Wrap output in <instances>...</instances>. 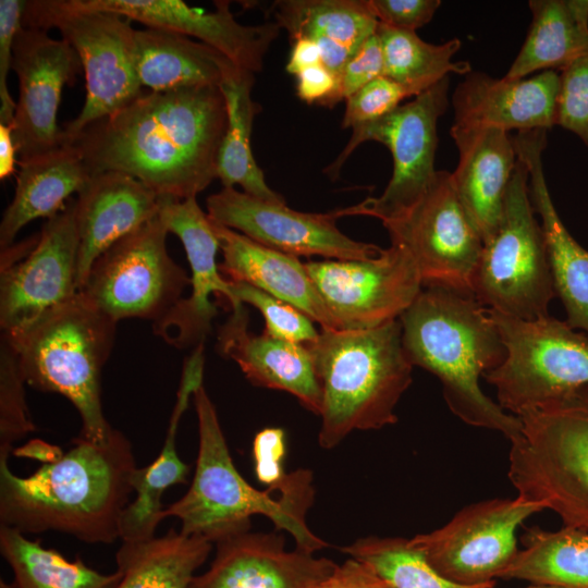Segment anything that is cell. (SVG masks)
<instances>
[{
  "instance_id": "obj_44",
  "label": "cell",
  "mask_w": 588,
  "mask_h": 588,
  "mask_svg": "<svg viewBox=\"0 0 588 588\" xmlns=\"http://www.w3.org/2000/svg\"><path fill=\"white\" fill-rule=\"evenodd\" d=\"M25 0H0V123L11 125L15 101L8 88L12 70V49L16 34L23 27Z\"/></svg>"
},
{
  "instance_id": "obj_50",
  "label": "cell",
  "mask_w": 588,
  "mask_h": 588,
  "mask_svg": "<svg viewBox=\"0 0 588 588\" xmlns=\"http://www.w3.org/2000/svg\"><path fill=\"white\" fill-rule=\"evenodd\" d=\"M17 148L12 125L0 123V180L3 181L16 172Z\"/></svg>"
},
{
  "instance_id": "obj_17",
  "label": "cell",
  "mask_w": 588,
  "mask_h": 588,
  "mask_svg": "<svg viewBox=\"0 0 588 588\" xmlns=\"http://www.w3.org/2000/svg\"><path fill=\"white\" fill-rule=\"evenodd\" d=\"M207 215L216 223L244 234L269 248L292 256H321L335 260H368L381 249L355 241L340 231V210L326 213L302 212L285 203H272L222 187L206 201Z\"/></svg>"
},
{
  "instance_id": "obj_39",
  "label": "cell",
  "mask_w": 588,
  "mask_h": 588,
  "mask_svg": "<svg viewBox=\"0 0 588 588\" xmlns=\"http://www.w3.org/2000/svg\"><path fill=\"white\" fill-rule=\"evenodd\" d=\"M19 356L1 333L0 338V461H9L14 444L36 429L25 396Z\"/></svg>"
},
{
  "instance_id": "obj_20",
  "label": "cell",
  "mask_w": 588,
  "mask_h": 588,
  "mask_svg": "<svg viewBox=\"0 0 588 588\" xmlns=\"http://www.w3.org/2000/svg\"><path fill=\"white\" fill-rule=\"evenodd\" d=\"M86 7L112 11L149 28L177 33L208 45L237 68L258 73L281 27L275 22L243 25L230 10V1L216 0L206 12L181 0H82Z\"/></svg>"
},
{
  "instance_id": "obj_14",
  "label": "cell",
  "mask_w": 588,
  "mask_h": 588,
  "mask_svg": "<svg viewBox=\"0 0 588 588\" xmlns=\"http://www.w3.org/2000/svg\"><path fill=\"white\" fill-rule=\"evenodd\" d=\"M382 224L391 244L413 258L422 287L473 294L483 242L457 198L451 172L437 171L417 203Z\"/></svg>"
},
{
  "instance_id": "obj_33",
  "label": "cell",
  "mask_w": 588,
  "mask_h": 588,
  "mask_svg": "<svg viewBox=\"0 0 588 588\" xmlns=\"http://www.w3.org/2000/svg\"><path fill=\"white\" fill-rule=\"evenodd\" d=\"M254 82V73L236 66L219 86L226 105L228 126L219 150L217 179L223 187L240 185L254 197L285 203L282 195L269 187L253 155V122L261 110L252 98Z\"/></svg>"
},
{
  "instance_id": "obj_23",
  "label": "cell",
  "mask_w": 588,
  "mask_h": 588,
  "mask_svg": "<svg viewBox=\"0 0 588 588\" xmlns=\"http://www.w3.org/2000/svg\"><path fill=\"white\" fill-rule=\"evenodd\" d=\"M548 130L517 132V156L528 169V189L540 216L553 286L565 308L566 322L588 334V250L569 234L553 205L543 174L542 152Z\"/></svg>"
},
{
  "instance_id": "obj_36",
  "label": "cell",
  "mask_w": 588,
  "mask_h": 588,
  "mask_svg": "<svg viewBox=\"0 0 588 588\" xmlns=\"http://www.w3.org/2000/svg\"><path fill=\"white\" fill-rule=\"evenodd\" d=\"M0 552L15 588H113L120 574L101 573L82 559L69 560L40 540L0 525Z\"/></svg>"
},
{
  "instance_id": "obj_31",
  "label": "cell",
  "mask_w": 588,
  "mask_h": 588,
  "mask_svg": "<svg viewBox=\"0 0 588 588\" xmlns=\"http://www.w3.org/2000/svg\"><path fill=\"white\" fill-rule=\"evenodd\" d=\"M134 68L142 87L164 91L220 86L236 65L218 50L164 29H135Z\"/></svg>"
},
{
  "instance_id": "obj_34",
  "label": "cell",
  "mask_w": 588,
  "mask_h": 588,
  "mask_svg": "<svg viewBox=\"0 0 588 588\" xmlns=\"http://www.w3.org/2000/svg\"><path fill=\"white\" fill-rule=\"evenodd\" d=\"M212 543L173 528L139 542H122L115 554L119 581L113 588H188Z\"/></svg>"
},
{
  "instance_id": "obj_45",
  "label": "cell",
  "mask_w": 588,
  "mask_h": 588,
  "mask_svg": "<svg viewBox=\"0 0 588 588\" xmlns=\"http://www.w3.org/2000/svg\"><path fill=\"white\" fill-rule=\"evenodd\" d=\"M382 25L416 32L431 21L441 4L439 0H368Z\"/></svg>"
},
{
  "instance_id": "obj_27",
  "label": "cell",
  "mask_w": 588,
  "mask_h": 588,
  "mask_svg": "<svg viewBox=\"0 0 588 588\" xmlns=\"http://www.w3.org/2000/svg\"><path fill=\"white\" fill-rule=\"evenodd\" d=\"M211 223L223 255L219 269L228 281L247 283L294 306L321 329L340 330L298 257Z\"/></svg>"
},
{
  "instance_id": "obj_22",
  "label": "cell",
  "mask_w": 588,
  "mask_h": 588,
  "mask_svg": "<svg viewBox=\"0 0 588 588\" xmlns=\"http://www.w3.org/2000/svg\"><path fill=\"white\" fill-rule=\"evenodd\" d=\"M560 73L543 71L529 78H494L469 72L452 96L454 123L505 132L549 130L555 125Z\"/></svg>"
},
{
  "instance_id": "obj_46",
  "label": "cell",
  "mask_w": 588,
  "mask_h": 588,
  "mask_svg": "<svg viewBox=\"0 0 588 588\" xmlns=\"http://www.w3.org/2000/svg\"><path fill=\"white\" fill-rule=\"evenodd\" d=\"M284 438L285 434L281 428H266L259 431L254 439L256 476L270 487L278 486L286 475L283 469Z\"/></svg>"
},
{
  "instance_id": "obj_13",
  "label": "cell",
  "mask_w": 588,
  "mask_h": 588,
  "mask_svg": "<svg viewBox=\"0 0 588 588\" xmlns=\"http://www.w3.org/2000/svg\"><path fill=\"white\" fill-rule=\"evenodd\" d=\"M75 198L39 234L1 249L0 327L12 333L78 294Z\"/></svg>"
},
{
  "instance_id": "obj_41",
  "label": "cell",
  "mask_w": 588,
  "mask_h": 588,
  "mask_svg": "<svg viewBox=\"0 0 588 588\" xmlns=\"http://www.w3.org/2000/svg\"><path fill=\"white\" fill-rule=\"evenodd\" d=\"M555 125L575 134L588 148V54L560 72Z\"/></svg>"
},
{
  "instance_id": "obj_38",
  "label": "cell",
  "mask_w": 588,
  "mask_h": 588,
  "mask_svg": "<svg viewBox=\"0 0 588 588\" xmlns=\"http://www.w3.org/2000/svg\"><path fill=\"white\" fill-rule=\"evenodd\" d=\"M369 564L392 588H493L495 581L461 585L433 569L409 539L369 536L341 549Z\"/></svg>"
},
{
  "instance_id": "obj_29",
  "label": "cell",
  "mask_w": 588,
  "mask_h": 588,
  "mask_svg": "<svg viewBox=\"0 0 588 588\" xmlns=\"http://www.w3.org/2000/svg\"><path fill=\"white\" fill-rule=\"evenodd\" d=\"M271 13L292 41L316 42L322 64L335 77L379 25L368 0H280Z\"/></svg>"
},
{
  "instance_id": "obj_21",
  "label": "cell",
  "mask_w": 588,
  "mask_h": 588,
  "mask_svg": "<svg viewBox=\"0 0 588 588\" xmlns=\"http://www.w3.org/2000/svg\"><path fill=\"white\" fill-rule=\"evenodd\" d=\"M336 566L311 552L287 550L280 534L249 530L216 543L209 567L188 588H318Z\"/></svg>"
},
{
  "instance_id": "obj_42",
  "label": "cell",
  "mask_w": 588,
  "mask_h": 588,
  "mask_svg": "<svg viewBox=\"0 0 588 588\" xmlns=\"http://www.w3.org/2000/svg\"><path fill=\"white\" fill-rule=\"evenodd\" d=\"M412 96L416 95L409 88L380 75L345 101L342 127L353 128L378 120L391 113L401 106L402 100Z\"/></svg>"
},
{
  "instance_id": "obj_49",
  "label": "cell",
  "mask_w": 588,
  "mask_h": 588,
  "mask_svg": "<svg viewBox=\"0 0 588 588\" xmlns=\"http://www.w3.org/2000/svg\"><path fill=\"white\" fill-rule=\"evenodd\" d=\"M321 51L318 45L309 39H297L293 41L286 72L297 75L305 69L320 64Z\"/></svg>"
},
{
  "instance_id": "obj_11",
  "label": "cell",
  "mask_w": 588,
  "mask_h": 588,
  "mask_svg": "<svg viewBox=\"0 0 588 588\" xmlns=\"http://www.w3.org/2000/svg\"><path fill=\"white\" fill-rule=\"evenodd\" d=\"M448 94L449 76L391 113L352 128L347 145L324 172L336 177L354 149L367 140L389 148L393 172L379 197L340 209L342 217L370 216L383 223L409 209L426 193L438 171L434 169L437 125L449 106Z\"/></svg>"
},
{
  "instance_id": "obj_4",
  "label": "cell",
  "mask_w": 588,
  "mask_h": 588,
  "mask_svg": "<svg viewBox=\"0 0 588 588\" xmlns=\"http://www.w3.org/2000/svg\"><path fill=\"white\" fill-rule=\"evenodd\" d=\"M193 400L198 422V452L193 480L186 493L164 507L162 520L175 517L180 531L212 544L250 530L254 515H264L277 530L289 532L296 548L316 553L328 543L306 525V513L315 497L313 473L297 469L286 474L279 497L249 485L235 467L216 407L201 384Z\"/></svg>"
},
{
  "instance_id": "obj_6",
  "label": "cell",
  "mask_w": 588,
  "mask_h": 588,
  "mask_svg": "<svg viewBox=\"0 0 588 588\" xmlns=\"http://www.w3.org/2000/svg\"><path fill=\"white\" fill-rule=\"evenodd\" d=\"M117 323L78 292L22 330L2 332L26 384L68 399L81 417L79 437L93 442L106 441L114 430L102 409L101 375Z\"/></svg>"
},
{
  "instance_id": "obj_12",
  "label": "cell",
  "mask_w": 588,
  "mask_h": 588,
  "mask_svg": "<svg viewBox=\"0 0 588 588\" xmlns=\"http://www.w3.org/2000/svg\"><path fill=\"white\" fill-rule=\"evenodd\" d=\"M168 233L157 216L117 241L94 261L79 293L115 322L162 319L191 286L167 250Z\"/></svg>"
},
{
  "instance_id": "obj_1",
  "label": "cell",
  "mask_w": 588,
  "mask_h": 588,
  "mask_svg": "<svg viewBox=\"0 0 588 588\" xmlns=\"http://www.w3.org/2000/svg\"><path fill=\"white\" fill-rule=\"evenodd\" d=\"M228 126L218 86L143 91L117 112L65 137L90 175L127 174L158 197H196L217 179Z\"/></svg>"
},
{
  "instance_id": "obj_30",
  "label": "cell",
  "mask_w": 588,
  "mask_h": 588,
  "mask_svg": "<svg viewBox=\"0 0 588 588\" xmlns=\"http://www.w3.org/2000/svg\"><path fill=\"white\" fill-rule=\"evenodd\" d=\"M12 201L0 222V247L11 246L17 233L38 218L50 219L78 194L91 177L83 158L69 144L19 160Z\"/></svg>"
},
{
  "instance_id": "obj_10",
  "label": "cell",
  "mask_w": 588,
  "mask_h": 588,
  "mask_svg": "<svg viewBox=\"0 0 588 588\" xmlns=\"http://www.w3.org/2000/svg\"><path fill=\"white\" fill-rule=\"evenodd\" d=\"M506 356L483 378L502 409L518 416L588 385V334L549 316L525 320L493 309Z\"/></svg>"
},
{
  "instance_id": "obj_52",
  "label": "cell",
  "mask_w": 588,
  "mask_h": 588,
  "mask_svg": "<svg viewBox=\"0 0 588 588\" xmlns=\"http://www.w3.org/2000/svg\"><path fill=\"white\" fill-rule=\"evenodd\" d=\"M525 588H559V587L532 584L531 586H528V587H525Z\"/></svg>"
},
{
  "instance_id": "obj_5",
  "label": "cell",
  "mask_w": 588,
  "mask_h": 588,
  "mask_svg": "<svg viewBox=\"0 0 588 588\" xmlns=\"http://www.w3.org/2000/svg\"><path fill=\"white\" fill-rule=\"evenodd\" d=\"M309 348L321 388L318 444L333 449L354 430L397 421L394 412L412 383L413 365L399 319L360 330L321 329Z\"/></svg>"
},
{
  "instance_id": "obj_43",
  "label": "cell",
  "mask_w": 588,
  "mask_h": 588,
  "mask_svg": "<svg viewBox=\"0 0 588 588\" xmlns=\"http://www.w3.org/2000/svg\"><path fill=\"white\" fill-rule=\"evenodd\" d=\"M382 73V51L376 32L343 65L336 75L334 90L321 106L333 108L339 102L346 101Z\"/></svg>"
},
{
  "instance_id": "obj_24",
  "label": "cell",
  "mask_w": 588,
  "mask_h": 588,
  "mask_svg": "<svg viewBox=\"0 0 588 588\" xmlns=\"http://www.w3.org/2000/svg\"><path fill=\"white\" fill-rule=\"evenodd\" d=\"M159 197L136 179L117 171L91 175L75 198L78 233L77 286L99 255L159 213Z\"/></svg>"
},
{
  "instance_id": "obj_35",
  "label": "cell",
  "mask_w": 588,
  "mask_h": 588,
  "mask_svg": "<svg viewBox=\"0 0 588 588\" xmlns=\"http://www.w3.org/2000/svg\"><path fill=\"white\" fill-rule=\"evenodd\" d=\"M524 549L500 578L559 588H588V530L529 528Z\"/></svg>"
},
{
  "instance_id": "obj_2",
  "label": "cell",
  "mask_w": 588,
  "mask_h": 588,
  "mask_svg": "<svg viewBox=\"0 0 588 588\" xmlns=\"http://www.w3.org/2000/svg\"><path fill=\"white\" fill-rule=\"evenodd\" d=\"M137 468L127 437L114 429L103 442L82 437L32 475L0 461V525L24 535L61 532L93 544L120 539Z\"/></svg>"
},
{
  "instance_id": "obj_26",
  "label": "cell",
  "mask_w": 588,
  "mask_h": 588,
  "mask_svg": "<svg viewBox=\"0 0 588 588\" xmlns=\"http://www.w3.org/2000/svg\"><path fill=\"white\" fill-rule=\"evenodd\" d=\"M218 341L221 354L233 359L250 383L287 392L319 416L321 388L307 345L252 333L243 305L232 310Z\"/></svg>"
},
{
  "instance_id": "obj_51",
  "label": "cell",
  "mask_w": 588,
  "mask_h": 588,
  "mask_svg": "<svg viewBox=\"0 0 588 588\" xmlns=\"http://www.w3.org/2000/svg\"><path fill=\"white\" fill-rule=\"evenodd\" d=\"M0 588H15V585H14L13 580L9 583V581H5V580L1 579Z\"/></svg>"
},
{
  "instance_id": "obj_3",
  "label": "cell",
  "mask_w": 588,
  "mask_h": 588,
  "mask_svg": "<svg viewBox=\"0 0 588 588\" xmlns=\"http://www.w3.org/2000/svg\"><path fill=\"white\" fill-rule=\"evenodd\" d=\"M400 321L408 360L439 379L456 417L509 440L519 433V418L502 409L479 385L480 376L503 363L506 350L487 307L474 294L422 287Z\"/></svg>"
},
{
  "instance_id": "obj_19",
  "label": "cell",
  "mask_w": 588,
  "mask_h": 588,
  "mask_svg": "<svg viewBox=\"0 0 588 588\" xmlns=\"http://www.w3.org/2000/svg\"><path fill=\"white\" fill-rule=\"evenodd\" d=\"M158 217L169 233L182 242L191 266L188 297L182 298L162 319L154 322V332L177 348L197 347L211 331L212 319L218 309L210 296L223 297L236 309L243 304L234 296L230 282L222 277L216 256L220 248L207 213L196 197L175 199L159 197Z\"/></svg>"
},
{
  "instance_id": "obj_37",
  "label": "cell",
  "mask_w": 588,
  "mask_h": 588,
  "mask_svg": "<svg viewBox=\"0 0 588 588\" xmlns=\"http://www.w3.org/2000/svg\"><path fill=\"white\" fill-rule=\"evenodd\" d=\"M377 36L380 41L382 75L402 84L419 95L450 73L466 75L470 64L452 61L461 48V40L453 38L442 45L424 41L416 32L392 28L379 23Z\"/></svg>"
},
{
  "instance_id": "obj_7",
  "label": "cell",
  "mask_w": 588,
  "mask_h": 588,
  "mask_svg": "<svg viewBox=\"0 0 588 588\" xmlns=\"http://www.w3.org/2000/svg\"><path fill=\"white\" fill-rule=\"evenodd\" d=\"M517 417L507 471L517 497L588 530V385Z\"/></svg>"
},
{
  "instance_id": "obj_9",
  "label": "cell",
  "mask_w": 588,
  "mask_h": 588,
  "mask_svg": "<svg viewBox=\"0 0 588 588\" xmlns=\"http://www.w3.org/2000/svg\"><path fill=\"white\" fill-rule=\"evenodd\" d=\"M535 213L528 169L517 156L499 226L483 243L473 294L485 307L525 320L549 316L555 296L544 235Z\"/></svg>"
},
{
  "instance_id": "obj_48",
  "label": "cell",
  "mask_w": 588,
  "mask_h": 588,
  "mask_svg": "<svg viewBox=\"0 0 588 588\" xmlns=\"http://www.w3.org/2000/svg\"><path fill=\"white\" fill-rule=\"evenodd\" d=\"M296 94L302 101L321 105L334 90L336 77L322 63L296 75Z\"/></svg>"
},
{
  "instance_id": "obj_25",
  "label": "cell",
  "mask_w": 588,
  "mask_h": 588,
  "mask_svg": "<svg viewBox=\"0 0 588 588\" xmlns=\"http://www.w3.org/2000/svg\"><path fill=\"white\" fill-rule=\"evenodd\" d=\"M458 162L453 187L468 218L487 242L499 226L506 189L517 163L514 136L493 127L451 126Z\"/></svg>"
},
{
  "instance_id": "obj_28",
  "label": "cell",
  "mask_w": 588,
  "mask_h": 588,
  "mask_svg": "<svg viewBox=\"0 0 588 588\" xmlns=\"http://www.w3.org/2000/svg\"><path fill=\"white\" fill-rule=\"evenodd\" d=\"M204 345L197 346L184 364L176 401L171 413L163 445L157 457L144 467H137L132 477L135 499L123 512L120 523L122 542H139L156 537L162 522V497L167 489L185 483L191 466L176 451V433L191 396L203 384Z\"/></svg>"
},
{
  "instance_id": "obj_15",
  "label": "cell",
  "mask_w": 588,
  "mask_h": 588,
  "mask_svg": "<svg viewBox=\"0 0 588 588\" xmlns=\"http://www.w3.org/2000/svg\"><path fill=\"white\" fill-rule=\"evenodd\" d=\"M544 509L519 497L465 506L441 528L411 538L440 575L461 585L494 580L518 553L517 528Z\"/></svg>"
},
{
  "instance_id": "obj_47",
  "label": "cell",
  "mask_w": 588,
  "mask_h": 588,
  "mask_svg": "<svg viewBox=\"0 0 588 588\" xmlns=\"http://www.w3.org/2000/svg\"><path fill=\"white\" fill-rule=\"evenodd\" d=\"M318 588H392L369 564L348 558Z\"/></svg>"
},
{
  "instance_id": "obj_32",
  "label": "cell",
  "mask_w": 588,
  "mask_h": 588,
  "mask_svg": "<svg viewBox=\"0 0 588 588\" xmlns=\"http://www.w3.org/2000/svg\"><path fill=\"white\" fill-rule=\"evenodd\" d=\"M528 5L530 27L504 77L561 72L588 54V0H531Z\"/></svg>"
},
{
  "instance_id": "obj_8",
  "label": "cell",
  "mask_w": 588,
  "mask_h": 588,
  "mask_svg": "<svg viewBox=\"0 0 588 588\" xmlns=\"http://www.w3.org/2000/svg\"><path fill=\"white\" fill-rule=\"evenodd\" d=\"M131 20L84 5L81 0H27L24 27L57 28L82 62L86 97L79 114L63 126L64 137L108 117L138 97L144 88L134 68Z\"/></svg>"
},
{
  "instance_id": "obj_18",
  "label": "cell",
  "mask_w": 588,
  "mask_h": 588,
  "mask_svg": "<svg viewBox=\"0 0 588 588\" xmlns=\"http://www.w3.org/2000/svg\"><path fill=\"white\" fill-rule=\"evenodd\" d=\"M12 71L19 78V98L12 122L19 160L29 159L64 145L57 123L64 86L83 71L76 51L48 30L22 27L12 49Z\"/></svg>"
},
{
  "instance_id": "obj_40",
  "label": "cell",
  "mask_w": 588,
  "mask_h": 588,
  "mask_svg": "<svg viewBox=\"0 0 588 588\" xmlns=\"http://www.w3.org/2000/svg\"><path fill=\"white\" fill-rule=\"evenodd\" d=\"M229 282L238 302L250 304L262 314L265 334L298 344L317 340L319 332L313 320L294 306L247 283Z\"/></svg>"
},
{
  "instance_id": "obj_16",
  "label": "cell",
  "mask_w": 588,
  "mask_h": 588,
  "mask_svg": "<svg viewBox=\"0 0 588 588\" xmlns=\"http://www.w3.org/2000/svg\"><path fill=\"white\" fill-rule=\"evenodd\" d=\"M305 268L340 330L399 319L422 290L413 258L395 244L368 260L308 261Z\"/></svg>"
}]
</instances>
